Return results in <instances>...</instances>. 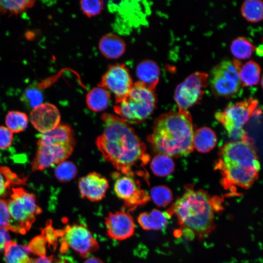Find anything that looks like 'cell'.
I'll list each match as a JSON object with an SVG mask.
<instances>
[{
    "mask_svg": "<svg viewBox=\"0 0 263 263\" xmlns=\"http://www.w3.org/2000/svg\"><path fill=\"white\" fill-rule=\"evenodd\" d=\"M61 250L70 248L83 258L99 249V246L90 230L82 224L67 225L62 230Z\"/></svg>",
    "mask_w": 263,
    "mask_h": 263,
    "instance_id": "cell-10",
    "label": "cell"
},
{
    "mask_svg": "<svg viewBox=\"0 0 263 263\" xmlns=\"http://www.w3.org/2000/svg\"><path fill=\"white\" fill-rule=\"evenodd\" d=\"M23 183V178H20L10 169L0 166V196L6 194L11 185H20Z\"/></svg>",
    "mask_w": 263,
    "mask_h": 263,
    "instance_id": "cell-29",
    "label": "cell"
},
{
    "mask_svg": "<svg viewBox=\"0 0 263 263\" xmlns=\"http://www.w3.org/2000/svg\"><path fill=\"white\" fill-rule=\"evenodd\" d=\"M113 177L115 179L114 192L123 201L125 208L133 209L150 201L148 193L141 188L139 182L135 177L117 172L113 174Z\"/></svg>",
    "mask_w": 263,
    "mask_h": 263,
    "instance_id": "cell-12",
    "label": "cell"
},
{
    "mask_svg": "<svg viewBox=\"0 0 263 263\" xmlns=\"http://www.w3.org/2000/svg\"><path fill=\"white\" fill-rule=\"evenodd\" d=\"M28 118L24 113L17 111H11L7 113L5 117V124L12 133H19L24 131L28 126Z\"/></svg>",
    "mask_w": 263,
    "mask_h": 263,
    "instance_id": "cell-26",
    "label": "cell"
},
{
    "mask_svg": "<svg viewBox=\"0 0 263 263\" xmlns=\"http://www.w3.org/2000/svg\"><path fill=\"white\" fill-rule=\"evenodd\" d=\"M109 187L107 179L96 172L79 178L78 188L82 198L91 202L101 200Z\"/></svg>",
    "mask_w": 263,
    "mask_h": 263,
    "instance_id": "cell-16",
    "label": "cell"
},
{
    "mask_svg": "<svg viewBox=\"0 0 263 263\" xmlns=\"http://www.w3.org/2000/svg\"><path fill=\"white\" fill-rule=\"evenodd\" d=\"M133 84L129 71L125 64L116 63L108 67L98 86L113 93L115 101H118L128 93Z\"/></svg>",
    "mask_w": 263,
    "mask_h": 263,
    "instance_id": "cell-13",
    "label": "cell"
},
{
    "mask_svg": "<svg viewBox=\"0 0 263 263\" xmlns=\"http://www.w3.org/2000/svg\"><path fill=\"white\" fill-rule=\"evenodd\" d=\"M126 43L119 36L108 33L100 38L98 48L101 54L108 59H117L121 56L126 50Z\"/></svg>",
    "mask_w": 263,
    "mask_h": 263,
    "instance_id": "cell-17",
    "label": "cell"
},
{
    "mask_svg": "<svg viewBox=\"0 0 263 263\" xmlns=\"http://www.w3.org/2000/svg\"><path fill=\"white\" fill-rule=\"evenodd\" d=\"M260 113L258 101L249 98L228 105L223 111L216 113L215 117L223 125L229 137L244 140L249 136L243 127L254 114Z\"/></svg>",
    "mask_w": 263,
    "mask_h": 263,
    "instance_id": "cell-7",
    "label": "cell"
},
{
    "mask_svg": "<svg viewBox=\"0 0 263 263\" xmlns=\"http://www.w3.org/2000/svg\"><path fill=\"white\" fill-rule=\"evenodd\" d=\"M150 196L154 203L159 207L168 205L172 200L171 191L164 186L152 188L150 190Z\"/></svg>",
    "mask_w": 263,
    "mask_h": 263,
    "instance_id": "cell-31",
    "label": "cell"
},
{
    "mask_svg": "<svg viewBox=\"0 0 263 263\" xmlns=\"http://www.w3.org/2000/svg\"><path fill=\"white\" fill-rule=\"evenodd\" d=\"M47 242L42 235L32 240L28 247L31 252L39 256H46Z\"/></svg>",
    "mask_w": 263,
    "mask_h": 263,
    "instance_id": "cell-34",
    "label": "cell"
},
{
    "mask_svg": "<svg viewBox=\"0 0 263 263\" xmlns=\"http://www.w3.org/2000/svg\"><path fill=\"white\" fill-rule=\"evenodd\" d=\"M108 236L118 241L132 237L135 231V224L132 216L125 210L109 212L105 218Z\"/></svg>",
    "mask_w": 263,
    "mask_h": 263,
    "instance_id": "cell-14",
    "label": "cell"
},
{
    "mask_svg": "<svg viewBox=\"0 0 263 263\" xmlns=\"http://www.w3.org/2000/svg\"><path fill=\"white\" fill-rule=\"evenodd\" d=\"M150 169L155 175L165 177L174 171L175 164L170 156L160 153L153 158Z\"/></svg>",
    "mask_w": 263,
    "mask_h": 263,
    "instance_id": "cell-24",
    "label": "cell"
},
{
    "mask_svg": "<svg viewBox=\"0 0 263 263\" xmlns=\"http://www.w3.org/2000/svg\"><path fill=\"white\" fill-rule=\"evenodd\" d=\"M9 241L7 229H0V251L4 248L6 244Z\"/></svg>",
    "mask_w": 263,
    "mask_h": 263,
    "instance_id": "cell-38",
    "label": "cell"
},
{
    "mask_svg": "<svg viewBox=\"0 0 263 263\" xmlns=\"http://www.w3.org/2000/svg\"><path fill=\"white\" fill-rule=\"evenodd\" d=\"M241 62L237 59H225L216 65L208 75V83L213 94L220 97H232L241 93L240 77Z\"/></svg>",
    "mask_w": 263,
    "mask_h": 263,
    "instance_id": "cell-9",
    "label": "cell"
},
{
    "mask_svg": "<svg viewBox=\"0 0 263 263\" xmlns=\"http://www.w3.org/2000/svg\"><path fill=\"white\" fill-rule=\"evenodd\" d=\"M156 104L154 91L137 81L133 83L124 97L115 101L113 109L114 112L128 124H137L151 114Z\"/></svg>",
    "mask_w": 263,
    "mask_h": 263,
    "instance_id": "cell-6",
    "label": "cell"
},
{
    "mask_svg": "<svg viewBox=\"0 0 263 263\" xmlns=\"http://www.w3.org/2000/svg\"><path fill=\"white\" fill-rule=\"evenodd\" d=\"M242 16L248 21L257 22L263 19V1L247 0L241 7Z\"/></svg>",
    "mask_w": 263,
    "mask_h": 263,
    "instance_id": "cell-25",
    "label": "cell"
},
{
    "mask_svg": "<svg viewBox=\"0 0 263 263\" xmlns=\"http://www.w3.org/2000/svg\"><path fill=\"white\" fill-rule=\"evenodd\" d=\"M111 99L109 92L104 88L97 86L90 90L86 97L88 108L94 112H101L109 106Z\"/></svg>",
    "mask_w": 263,
    "mask_h": 263,
    "instance_id": "cell-20",
    "label": "cell"
},
{
    "mask_svg": "<svg viewBox=\"0 0 263 263\" xmlns=\"http://www.w3.org/2000/svg\"><path fill=\"white\" fill-rule=\"evenodd\" d=\"M11 218L7 201L0 198V229H10Z\"/></svg>",
    "mask_w": 263,
    "mask_h": 263,
    "instance_id": "cell-35",
    "label": "cell"
},
{
    "mask_svg": "<svg viewBox=\"0 0 263 263\" xmlns=\"http://www.w3.org/2000/svg\"><path fill=\"white\" fill-rule=\"evenodd\" d=\"M193 129L188 110L179 109L163 113L154 121L148 141L161 154L187 155L193 151Z\"/></svg>",
    "mask_w": 263,
    "mask_h": 263,
    "instance_id": "cell-2",
    "label": "cell"
},
{
    "mask_svg": "<svg viewBox=\"0 0 263 263\" xmlns=\"http://www.w3.org/2000/svg\"><path fill=\"white\" fill-rule=\"evenodd\" d=\"M217 137L214 132L208 127L197 130L193 134V146L199 152L210 151L216 145Z\"/></svg>",
    "mask_w": 263,
    "mask_h": 263,
    "instance_id": "cell-22",
    "label": "cell"
},
{
    "mask_svg": "<svg viewBox=\"0 0 263 263\" xmlns=\"http://www.w3.org/2000/svg\"><path fill=\"white\" fill-rule=\"evenodd\" d=\"M256 54L260 56H263V43L259 45L256 49Z\"/></svg>",
    "mask_w": 263,
    "mask_h": 263,
    "instance_id": "cell-40",
    "label": "cell"
},
{
    "mask_svg": "<svg viewBox=\"0 0 263 263\" xmlns=\"http://www.w3.org/2000/svg\"><path fill=\"white\" fill-rule=\"evenodd\" d=\"M105 127L96 138V145L104 159L121 173L148 179L145 166L150 157L144 143L133 129L120 117L105 113L101 116Z\"/></svg>",
    "mask_w": 263,
    "mask_h": 263,
    "instance_id": "cell-1",
    "label": "cell"
},
{
    "mask_svg": "<svg viewBox=\"0 0 263 263\" xmlns=\"http://www.w3.org/2000/svg\"><path fill=\"white\" fill-rule=\"evenodd\" d=\"M83 263H105L101 259L95 257L87 258Z\"/></svg>",
    "mask_w": 263,
    "mask_h": 263,
    "instance_id": "cell-39",
    "label": "cell"
},
{
    "mask_svg": "<svg viewBox=\"0 0 263 263\" xmlns=\"http://www.w3.org/2000/svg\"><path fill=\"white\" fill-rule=\"evenodd\" d=\"M77 169L75 164L70 161H64L57 165L55 175L60 182H67L76 176Z\"/></svg>",
    "mask_w": 263,
    "mask_h": 263,
    "instance_id": "cell-30",
    "label": "cell"
},
{
    "mask_svg": "<svg viewBox=\"0 0 263 263\" xmlns=\"http://www.w3.org/2000/svg\"><path fill=\"white\" fill-rule=\"evenodd\" d=\"M4 260L6 263H32L29 256L31 252L28 246L21 245L16 242L8 241L4 247Z\"/></svg>",
    "mask_w": 263,
    "mask_h": 263,
    "instance_id": "cell-21",
    "label": "cell"
},
{
    "mask_svg": "<svg viewBox=\"0 0 263 263\" xmlns=\"http://www.w3.org/2000/svg\"><path fill=\"white\" fill-rule=\"evenodd\" d=\"M239 75L243 86L256 85L260 78V66L254 60L248 61L242 66Z\"/></svg>",
    "mask_w": 263,
    "mask_h": 263,
    "instance_id": "cell-23",
    "label": "cell"
},
{
    "mask_svg": "<svg viewBox=\"0 0 263 263\" xmlns=\"http://www.w3.org/2000/svg\"><path fill=\"white\" fill-rule=\"evenodd\" d=\"M43 99L42 93L35 86L28 87L21 97L24 104L33 109L42 104Z\"/></svg>",
    "mask_w": 263,
    "mask_h": 263,
    "instance_id": "cell-32",
    "label": "cell"
},
{
    "mask_svg": "<svg viewBox=\"0 0 263 263\" xmlns=\"http://www.w3.org/2000/svg\"><path fill=\"white\" fill-rule=\"evenodd\" d=\"M254 49V45L243 37L233 40L230 46L232 54L238 59H244L249 58Z\"/></svg>",
    "mask_w": 263,
    "mask_h": 263,
    "instance_id": "cell-28",
    "label": "cell"
},
{
    "mask_svg": "<svg viewBox=\"0 0 263 263\" xmlns=\"http://www.w3.org/2000/svg\"><path fill=\"white\" fill-rule=\"evenodd\" d=\"M80 9L89 18L99 14L103 8V2L99 0H85L80 1Z\"/></svg>",
    "mask_w": 263,
    "mask_h": 263,
    "instance_id": "cell-33",
    "label": "cell"
},
{
    "mask_svg": "<svg viewBox=\"0 0 263 263\" xmlns=\"http://www.w3.org/2000/svg\"><path fill=\"white\" fill-rule=\"evenodd\" d=\"M170 216L167 212L153 209L150 212H143L137 217V221L144 230H161L167 225Z\"/></svg>",
    "mask_w": 263,
    "mask_h": 263,
    "instance_id": "cell-19",
    "label": "cell"
},
{
    "mask_svg": "<svg viewBox=\"0 0 263 263\" xmlns=\"http://www.w3.org/2000/svg\"><path fill=\"white\" fill-rule=\"evenodd\" d=\"M74 132L66 124H59L53 130L39 135L32 171L42 170L65 161L75 146Z\"/></svg>",
    "mask_w": 263,
    "mask_h": 263,
    "instance_id": "cell-4",
    "label": "cell"
},
{
    "mask_svg": "<svg viewBox=\"0 0 263 263\" xmlns=\"http://www.w3.org/2000/svg\"><path fill=\"white\" fill-rule=\"evenodd\" d=\"M11 198L7 201L11 218L10 230L24 234L35 222L36 216L42 212L34 194L22 188H13Z\"/></svg>",
    "mask_w": 263,
    "mask_h": 263,
    "instance_id": "cell-8",
    "label": "cell"
},
{
    "mask_svg": "<svg viewBox=\"0 0 263 263\" xmlns=\"http://www.w3.org/2000/svg\"><path fill=\"white\" fill-rule=\"evenodd\" d=\"M215 169L221 174L225 189L234 193L238 188H249L258 178L260 164L235 155L219 156Z\"/></svg>",
    "mask_w": 263,
    "mask_h": 263,
    "instance_id": "cell-5",
    "label": "cell"
},
{
    "mask_svg": "<svg viewBox=\"0 0 263 263\" xmlns=\"http://www.w3.org/2000/svg\"><path fill=\"white\" fill-rule=\"evenodd\" d=\"M221 202L219 197H211L207 192L189 186L167 212L170 216L175 214L183 228L203 238L214 230V212L222 207Z\"/></svg>",
    "mask_w": 263,
    "mask_h": 263,
    "instance_id": "cell-3",
    "label": "cell"
},
{
    "mask_svg": "<svg viewBox=\"0 0 263 263\" xmlns=\"http://www.w3.org/2000/svg\"><path fill=\"white\" fill-rule=\"evenodd\" d=\"M30 120L34 128L44 133L53 130L59 124L60 114L56 106L42 103L33 109Z\"/></svg>",
    "mask_w": 263,
    "mask_h": 263,
    "instance_id": "cell-15",
    "label": "cell"
},
{
    "mask_svg": "<svg viewBox=\"0 0 263 263\" xmlns=\"http://www.w3.org/2000/svg\"><path fill=\"white\" fill-rule=\"evenodd\" d=\"M32 263H69V262L64 258L43 256L33 259Z\"/></svg>",
    "mask_w": 263,
    "mask_h": 263,
    "instance_id": "cell-37",
    "label": "cell"
},
{
    "mask_svg": "<svg viewBox=\"0 0 263 263\" xmlns=\"http://www.w3.org/2000/svg\"><path fill=\"white\" fill-rule=\"evenodd\" d=\"M136 75L139 79L138 81L150 90L154 91L159 81L160 69L154 62L145 60L137 65Z\"/></svg>",
    "mask_w": 263,
    "mask_h": 263,
    "instance_id": "cell-18",
    "label": "cell"
},
{
    "mask_svg": "<svg viewBox=\"0 0 263 263\" xmlns=\"http://www.w3.org/2000/svg\"><path fill=\"white\" fill-rule=\"evenodd\" d=\"M13 133L6 127L0 126V149H6L12 143Z\"/></svg>",
    "mask_w": 263,
    "mask_h": 263,
    "instance_id": "cell-36",
    "label": "cell"
},
{
    "mask_svg": "<svg viewBox=\"0 0 263 263\" xmlns=\"http://www.w3.org/2000/svg\"><path fill=\"white\" fill-rule=\"evenodd\" d=\"M261 86H262V88L263 89V75L261 79Z\"/></svg>",
    "mask_w": 263,
    "mask_h": 263,
    "instance_id": "cell-41",
    "label": "cell"
},
{
    "mask_svg": "<svg viewBox=\"0 0 263 263\" xmlns=\"http://www.w3.org/2000/svg\"><path fill=\"white\" fill-rule=\"evenodd\" d=\"M208 74L197 72L176 87L174 99L179 109L187 110L200 101L208 84Z\"/></svg>",
    "mask_w": 263,
    "mask_h": 263,
    "instance_id": "cell-11",
    "label": "cell"
},
{
    "mask_svg": "<svg viewBox=\"0 0 263 263\" xmlns=\"http://www.w3.org/2000/svg\"><path fill=\"white\" fill-rule=\"evenodd\" d=\"M35 2L29 0H0V13L17 15L33 7Z\"/></svg>",
    "mask_w": 263,
    "mask_h": 263,
    "instance_id": "cell-27",
    "label": "cell"
}]
</instances>
